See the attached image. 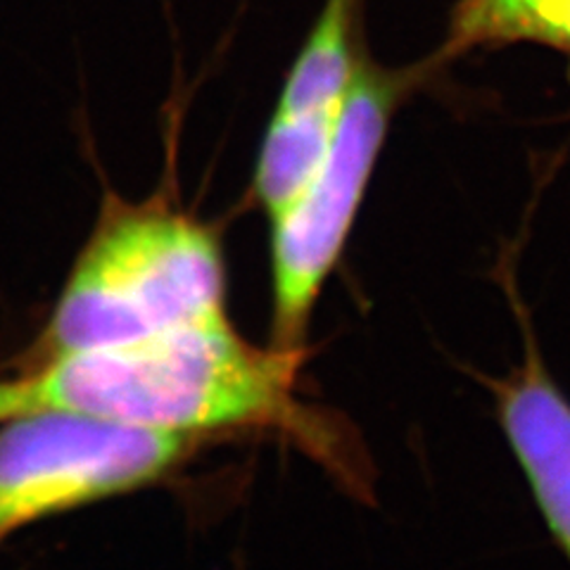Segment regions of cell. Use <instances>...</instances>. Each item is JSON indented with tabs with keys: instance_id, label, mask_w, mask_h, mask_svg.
<instances>
[{
	"instance_id": "cell-1",
	"label": "cell",
	"mask_w": 570,
	"mask_h": 570,
	"mask_svg": "<svg viewBox=\"0 0 570 570\" xmlns=\"http://www.w3.org/2000/svg\"><path fill=\"white\" fill-rule=\"evenodd\" d=\"M299 364L302 347H255L224 316L52 354L22 376L0 381V423L69 412L193 438L264 425L288 419Z\"/></svg>"
},
{
	"instance_id": "cell-2",
	"label": "cell",
	"mask_w": 570,
	"mask_h": 570,
	"mask_svg": "<svg viewBox=\"0 0 570 570\" xmlns=\"http://www.w3.org/2000/svg\"><path fill=\"white\" fill-rule=\"evenodd\" d=\"M226 316L219 240L184 212L110 200L46 333L48 356Z\"/></svg>"
},
{
	"instance_id": "cell-3",
	"label": "cell",
	"mask_w": 570,
	"mask_h": 570,
	"mask_svg": "<svg viewBox=\"0 0 570 570\" xmlns=\"http://www.w3.org/2000/svg\"><path fill=\"white\" fill-rule=\"evenodd\" d=\"M193 435L69 412L0 423V540L102 499L157 483L190 452Z\"/></svg>"
},
{
	"instance_id": "cell-4",
	"label": "cell",
	"mask_w": 570,
	"mask_h": 570,
	"mask_svg": "<svg viewBox=\"0 0 570 570\" xmlns=\"http://www.w3.org/2000/svg\"><path fill=\"white\" fill-rule=\"evenodd\" d=\"M400 79L356 62L335 138L299 200L272 224L274 347L299 350L309 314L341 259L381 155Z\"/></svg>"
},
{
	"instance_id": "cell-5",
	"label": "cell",
	"mask_w": 570,
	"mask_h": 570,
	"mask_svg": "<svg viewBox=\"0 0 570 570\" xmlns=\"http://www.w3.org/2000/svg\"><path fill=\"white\" fill-rule=\"evenodd\" d=\"M356 0H326L293 62L255 169L264 209L291 207L324 165L360 58L352 50Z\"/></svg>"
},
{
	"instance_id": "cell-6",
	"label": "cell",
	"mask_w": 570,
	"mask_h": 570,
	"mask_svg": "<svg viewBox=\"0 0 570 570\" xmlns=\"http://www.w3.org/2000/svg\"><path fill=\"white\" fill-rule=\"evenodd\" d=\"M502 285L523 335V362L504 379H483L499 428L528 480L551 540L570 563V402L540 352L530 312L507 264Z\"/></svg>"
},
{
	"instance_id": "cell-7",
	"label": "cell",
	"mask_w": 570,
	"mask_h": 570,
	"mask_svg": "<svg viewBox=\"0 0 570 570\" xmlns=\"http://www.w3.org/2000/svg\"><path fill=\"white\" fill-rule=\"evenodd\" d=\"M544 41L570 48V0H461L456 41Z\"/></svg>"
}]
</instances>
